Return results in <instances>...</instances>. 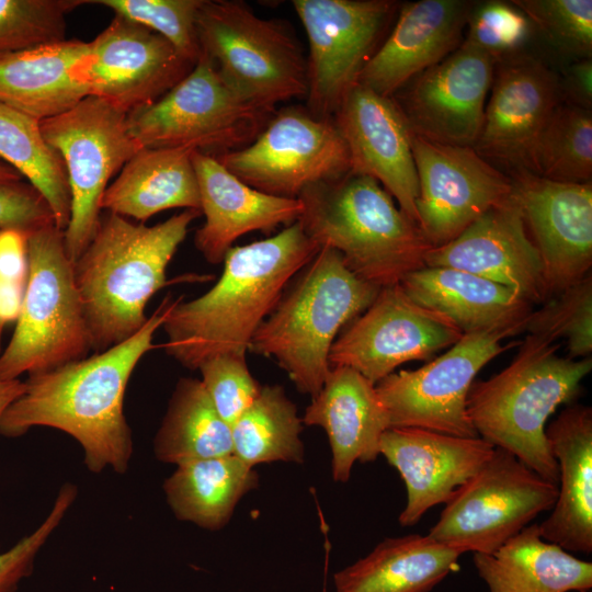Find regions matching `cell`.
Listing matches in <instances>:
<instances>
[{
  "instance_id": "12",
  "label": "cell",
  "mask_w": 592,
  "mask_h": 592,
  "mask_svg": "<svg viewBox=\"0 0 592 592\" xmlns=\"http://www.w3.org/2000/svg\"><path fill=\"white\" fill-rule=\"evenodd\" d=\"M215 157L251 187L287 198L351 172L349 150L334 118L298 106L274 112L251 144Z\"/></svg>"
},
{
  "instance_id": "31",
  "label": "cell",
  "mask_w": 592,
  "mask_h": 592,
  "mask_svg": "<svg viewBox=\"0 0 592 592\" xmlns=\"http://www.w3.org/2000/svg\"><path fill=\"white\" fill-rule=\"evenodd\" d=\"M192 152L184 148L139 149L107 186L101 208L141 223L171 208L201 212Z\"/></svg>"
},
{
  "instance_id": "50",
  "label": "cell",
  "mask_w": 592,
  "mask_h": 592,
  "mask_svg": "<svg viewBox=\"0 0 592 592\" xmlns=\"http://www.w3.org/2000/svg\"><path fill=\"white\" fill-rule=\"evenodd\" d=\"M5 323L0 319V352H1V338H2V331Z\"/></svg>"
},
{
  "instance_id": "20",
  "label": "cell",
  "mask_w": 592,
  "mask_h": 592,
  "mask_svg": "<svg viewBox=\"0 0 592 592\" xmlns=\"http://www.w3.org/2000/svg\"><path fill=\"white\" fill-rule=\"evenodd\" d=\"M478 140L473 147L485 159L513 170L535 173L538 138L559 105L557 76L533 56H511L498 62Z\"/></svg>"
},
{
  "instance_id": "33",
  "label": "cell",
  "mask_w": 592,
  "mask_h": 592,
  "mask_svg": "<svg viewBox=\"0 0 592 592\" xmlns=\"http://www.w3.org/2000/svg\"><path fill=\"white\" fill-rule=\"evenodd\" d=\"M257 486L252 467L231 454L177 465L163 490L179 520L216 531L228 523L238 501Z\"/></svg>"
},
{
  "instance_id": "45",
  "label": "cell",
  "mask_w": 592,
  "mask_h": 592,
  "mask_svg": "<svg viewBox=\"0 0 592 592\" xmlns=\"http://www.w3.org/2000/svg\"><path fill=\"white\" fill-rule=\"evenodd\" d=\"M53 224L47 203L32 186L0 183V230L15 229L29 235Z\"/></svg>"
},
{
  "instance_id": "8",
  "label": "cell",
  "mask_w": 592,
  "mask_h": 592,
  "mask_svg": "<svg viewBox=\"0 0 592 592\" xmlns=\"http://www.w3.org/2000/svg\"><path fill=\"white\" fill-rule=\"evenodd\" d=\"M196 33L201 53L251 104L275 112L280 102L306 98L307 58L278 21L258 16L240 1L203 0Z\"/></svg>"
},
{
  "instance_id": "44",
  "label": "cell",
  "mask_w": 592,
  "mask_h": 592,
  "mask_svg": "<svg viewBox=\"0 0 592 592\" xmlns=\"http://www.w3.org/2000/svg\"><path fill=\"white\" fill-rule=\"evenodd\" d=\"M76 497V486L65 483L45 520L13 547L0 553V592H15L21 581L32 573L37 554L59 526Z\"/></svg>"
},
{
  "instance_id": "46",
  "label": "cell",
  "mask_w": 592,
  "mask_h": 592,
  "mask_svg": "<svg viewBox=\"0 0 592 592\" xmlns=\"http://www.w3.org/2000/svg\"><path fill=\"white\" fill-rule=\"evenodd\" d=\"M27 234L0 230V283L25 286L27 276Z\"/></svg>"
},
{
  "instance_id": "34",
  "label": "cell",
  "mask_w": 592,
  "mask_h": 592,
  "mask_svg": "<svg viewBox=\"0 0 592 592\" xmlns=\"http://www.w3.org/2000/svg\"><path fill=\"white\" fill-rule=\"evenodd\" d=\"M153 452L160 462L175 465L234 453L231 426L217 412L201 379L184 377L177 383Z\"/></svg>"
},
{
  "instance_id": "13",
  "label": "cell",
  "mask_w": 592,
  "mask_h": 592,
  "mask_svg": "<svg viewBox=\"0 0 592 592\" xmlns=\"http://www.w3.org/2000/svg\"><path fill=\"white\" fill-rule=\"evenodd\" d=\"M508 333L463 334L444 354L417 369L391 373L375 385L390 428H419L459 437H477L466 399L478 372L503 351L519 345Z\"/></svg>"
},
{
  "instance_id": "26",
  "label": "cell",
  "mask_w": 592,
  "mask_h": 592,
  "mask_svg": "<svg viewBox=\"0 0 592 592\" xmlns=\"http://www.w3.org/2000/svg\"><path fill=\"white\" fill-rule=\"evenodd\" d=\"M301 421L326 431L338 482L350 479L355 462H374L380 455V437L390 428L375 384L348 366H331Z\"/></svg>"
},
{
  "instance_id": "14",
  "label": "cell",
  "mask_w": 592,
  "mask_h": 592,
  "mask_svg": "<svg viewBox=\"0 0 592 592\" xmlns=\"http://www.w3.org/2000/svg\"><path fill=\"white\" fill-rule=\"evenodd\" d=\"M308 38L307 110L332 118L345 93L377 50L395 2L294 0Z\"/></svg>"
},
{
  "instance_id": "10",
  "label": "cell",
  "mask_w": 592,
  "mask_h": 592,
  "mask_svg": "<svg viewBox=\"0 0 592 592\" xmlns=\"http://www.w3.org/2000/svg\"><path fill=\"white\" fill-rule=\"evenodd\" d=\"M39 128L66 169L71 205L64 246L75 263L96 232L111 178L141 147L129 132L127 115L91 95L41 121Z\"/></svg>"
},
{
  "instance_id": "21",
  "label": "cell",
  "mask_w": 592,
  "mask_h": 592,
  "mask_svg": "<svg viewBox=\"0 0 592 592\" xmlns=\"http://www.w3.org/2000/svg\"><path fill=\"white\" fill-rule=\"evenodd\" d=\"M333 118L349 150L351 173L379 182L418 225L419 181L411 132L395 100L356 82Z\"/></svg>"
},
{
  "instance_id": "4",
  "label": "cell",
  "mask_w": 592,
  "mask_h": 592,
  "mask_svg": "<svg viewBox=\"0 0 592 592\" xmlns=\"http://www.w3.org/2000/svg\"><path fill=\"white\" fill-rule=\"evenodd\" d=\"M517 346L505 368L488 379L474 380L466 399L467 415L479 437L558 486L546 422L560 405H571L580 396L592 357H562L557 341L533 334Z\"/></svg>"
},
{
  "instance_id": "7",
  "label": "cell",
  "mask_w": 592,
  "mask_h": 592,
  "mask_svg": "<svg viewBox=\"0 0 592 592\" xmlns=\"http://www.w3.org/2000/svg\"><path fill=\"white\" fill-rule=\"evenodd\" d=\"M27 276L14 332L0 353V377L19 379L88 356L91 340L64 232L54 224L27 235Z\"/></svg>"
},
{
  "instance_id": "29",
  "label": "cell",
  "mask_w": 592,
  "mask_h": 592,
  "mask_svg": "<svg viewBox=\"0 0 592 592\" xmlns=\"http://www.w3.org/2000/svg\"><path fill=\"white\" fill-rule=\"evenodd\" d=\"M89 44L64 39L0 57V103L41 122L88 96L77 67Z\"/></svg>"
},
{
  "instance_id": "16",
  "label": "cell",
  "mask_w": 592,
  "mask_h": 592,
  "mask_svg": "<svg viewBox=\"0 0 592 592\" xmlns=\"http://www.w3.org/2000/svg\"><path fill=\"white\" fill-rule=\"evenodd\" d=\"M411 148L419 181L418 226L432 248L454 240L513 194L511 178L473 147L411 134Z\"/></svg>"
},
{
  "instance_id": "9",
  "label": "cell",
  "mask_w": 592,
  "mask_h": 592,
  "mask_svg": "<svg viewBox=\"0 0 592 592\" xmlns=\"http://www.w3.org/2000/svg\"><path fill=\"white\" fill-rule=\"evenodd\" d=\"M273 113L242 99L201 54L192 70L163 96L127 114V125L141 148H184L217 156L251 144Z\"/></svg>"
},
{
  "instance_id": "2",
  "label": "cell",
  "mask_w": 592,
  "mask_h": 592,
  "mask_svg": "<svg viewBox=\"0 0 592 592\" xmlns=\"http://www.w3.org/2000/svg\"><path fill=\"white\" fill-rule=\"evenodd\" d=\"M319 250L299 221L230 248L209 291L189 301L174 298L161 327L166 353L189 369L220 354L246 356L261 323Z\"/></svg>"
},
{
  "instance_id": "1",
  "label": "cell",
  "mask_w": 592,
  "mask_h": 592,
  "mask_svg": "<svg viewBox=\"0 0 592 592\" xmlns=\"http://www.w3.org/2000/svg\"><path fill=\"white\" fill-rule=\"evenodd\" d=\"M173 300L167 296L128 340L92 356L29 375L24 392L0 420V434L19 437L35 426L54 428L80 444L91 473L105 468L126 473L133 439L123 408L125 391L138 362L156 348L155 333Z\"/></svg>"
},
{
  "instance_id": "5",
  "label": "cell",
  "mask_w": 592,
  "mask_h": 592,
  "mask_svg": "<svg viewBox=\"0 0 592 592\" xmlns=\"http://www.w3.org/2000/svg\"><path fill=\"white\" fill-rule=\"evenodd\" d=\"M297 198L305 232L320 248L335 250L360 278L384 288L425 266L432 246L375 179L350 172Z\"/></svg>"
},
{
  "instance_id": "48",
  "label": "cell",
  "mask_w": 592,
  "mask_h": 592,
  "mask_svg": "<svg viewBox=\"0 0 592 592\" xmlns=\"http://www.w3.org/2000/svg\"><path fill=\"white\" fill-rule=\"evenodd\" d=\"M25 384L19 379L0 377V420L7 409L24 392Z\"/></svg>"
},
{
  "instance_id": "49",
  "label": "cell",
  "mask_w": 592,
  "mask_h": 592,
  "mask_svg": "<svg viewBox=\"0 0 592 592\" xmlns=\"http://www.w3.org/2000/svg\"><path fill=\"white\" fill-rule=\"evenodd\" d=\"M20 174L12 168L0 163V183H16Z\"/></svg>"
},
{
  "instance_id": "15",
  "label": "cell",
  "mask_w": 592,
  "mask_h": 592,
  "mask_svg": "<svg viewBox=\"0 0 592 592\" xmlns=\"http://www.w3.org/2000/svg\"><path fill=\"white\" fill-rule=\"evenodd\" d=\"M459 331L444 317L411 300L399 284L380 288L374 301L339 333L331 366H348L377 384L410 361L451 348Z\"/></svg>"
},
{
  "instance_id": "23",
  "label": "cell",
  "mask_w": 592,
  "mask_h": 592,
  "mask_svg": "<svg viewBox=\"0 0 592 592\" xmlns=\"http://www.w3.org/2000/svg\"><path fill=\"white\" fill-rule=\"evenodd\" d=\"M494 447L481 437H459L419 428H389L379 454L400 474L407 504L401 526L415 525L424 513L446 503L490 458Z\"/></svg>"
},
{
  "instance_id": "36",
  "label": "cell",
  "mask_w": 592,
  "mask_h": 592,
  "mask_svg": "<svg viewBox=\"0 0 592 592\" xmlns=\"http://www.w3.org/2000/svg\"><path fill=\"white\" fill-rule=\"evenodd\" d=\"M297 407L280 385H263L253 402L231 426L234 455L258 464L304 462L303 430Z\"/></svg>"
},
{
  "instance_id": "6",
  "label": "cell",
  "mask_w": 592,
  "mask_h": 592,
  "mask_svg": "<svg viewBox=\"0 0 592 592\" xmlns=\"http://www.w3.org/2000/svg\"><path fill=\"white\" fill-rule=\"evenodd\" d=\"M379 291L350 271L335 250L321 247L288 284L249 351L273 358L298 391L312 398L331 369L329 354L337 337Z\"/></svg>"
},
{
  "instance_id": "17",
  "label": "cell",
  "mask_w": 592,
  "mask_h": 592,
  "mask_svg": "<svg viewBox=\"0 0 592 592\" xmlns=\"http://www.w3.org/2000/svg\"><path fill=\"white\" fill-rule=\"evenodd\" d=\"M88 44L79 80L126 115L158 101L195 66L161 35L118 15Z\"/></svg>"
},
{
  "instance_id": "25",
  "label": "cell",
  "mask_w": 592,
  "mask_h": 592,
  "mask_svg": "<svg viewBox=\"0 0 592 592\" xmlns=\"http://www.w3.org/2000/svg\"><path fill=\"white\" fill-rule=\"evenodd\" d=\"M201 202L205 216L194 243L212 264L224 261L232 243L251 231L273 232L278 226L298 221L299 198L274 196L258 191L227 170L215 156L193 151Z\"/></svg>"
},
{
  "instance_id": "43",
  "label": "cell",
  "mask_w": 592,
  "mask_h": 592,
  "mask_svg": "<svg viewBox=\"0 0 592 592\" xmlns=\"http://www.w3.org/2000/svg\"><path fill=\"white\" fill-rule=\"evenodd\" d=\"M198 371L217 412L232 426L257 398L262 386L251 375L246 356L216 355L205 361Z\"/></svg>"
},
{
  "instance_id": "41",
  "label": "cell",
  "mask_w": 592,
  "mask_h": 592,
  "mask_svg": "<svg viewBox=\"0 0 592 592\" xmlns=\"http://www.w3.org/2000/svg\"><path fill=\"white\" fill-rule=\"evenodd\" d=\"M512 3L560 49L591 57V0H515Z\"/></svg>"
},
{
  "instance_id": "19",
  "label": "cell",
  "mask_w": 592,
  "mask_h": 592,
  "mask_svg": "<svg viewBox=\"0 0 592 592\" xmlns=\"http://www.w3.org/2000/svg\"><path fill=\"white\" fill-rule=\"evenodd\" d=\"M510 178L542 260L548 299L591 273L592 182L553 181L527 170H513Z\"/></svg>"
},
{
  "instance_id": "32",
  "label": "cell",
  "mask_w": 592,
  "mask_h": 592,
  "mask_svg": "<svg viewBox=\"0 0 592 592\" xmlns=\"http://www.w3.org/2000/svg\"><path fill=\"white\" fill-rule=\"evenodd\" d=\"M460 555L429 535L385 538L334 574L335 592H430L459 570Z\"/></svg>"
},
{
  "instance_id": "24",
  "label": "cell",
  "mask_w": 592,
  "mask_h": 592,
  "mask_svg": "<svg viewBox=\"0 0 592 592\" xmlns=\"http://www.w3.org/2000/svg\"><path fill=\"white\" fill-rule=\"evenodd\" d=\"M473 7L464 0H420L405 4L391 33L366 62L356 82L391 98L462 44Z\"/></svg>"
},
{
  "instance_id": "42",
  "label": "cell",
  "mask_w": 592,
  "mask_h": 592,
  "mask_svg": "<svg viewBox=\"0 0 592 592\" xmlns=\"http://www.w3.org/2000/svg\"><path fill=\"white\" fill-rule=\"evenodd\" d=\"M464 43L492 58L497 64L515 55L526 42L530 24L514 4L488 1L473 7Z\"/></svg>"
},
{
  "instance_id": "11",
  "label": "cell",
  "mask_w": 592,
  "mask_h": 592,
  "mask_svg": "<svg viewBox=\"0 0 592 592\" xmlns=\"http://www.w3.org/2000/svg\"><path fill=\"white\" fill-rule=\"evenodd\" d=\"M557 497V485L494 447L486 464L445 503L428 535L462 554H491L551 510Z\"/></svg>"
},
{
  "instance_id": "27",
  "label": "cell",
  "mask_w": 592,
  "mask_h": 592,
  "mask_svg": "<svg viewBox=\"0 0 592 592\" xmlns=\"http://www.w3.org/2000/svg\"><path fill=\"white\" fill-rule=\"evenodd\" d=\"M558 471V497L538 524L540 536L568 553L592 551V409L571 403L545 429Z\"/></svg>"
},
{
  "instance_id": "3",
  "label": "cell",
  "mask_w": 592,
  "mask_h": 592,
  "mask_svg": "<svg viewBox=\"0 0 592 592\" xmlns=\"http://www.w3.org/2000/svg\"><path fill=\"white\" fill-rule=\"evenodd\" d=\"M202 213L184 209L153 226L119 215L101 217L91 242L72 263L95 353L135 335L150 298L167 284V267Z\"/></svg>"
},
{
  "instance_id": "18",
  "label": "cell",
  "mask_w": 592,
  "mask_h": 592,
  "mask_svg": "<svg viewBox=\"0 0 592 592\" xmlns=\"http://www.w3.org/2000/svg\"><path fill=\"white\" fill-rule=\"evenodd\" d=\"M496 64L462 42L439 64L411 79L391 96L411 134L439 144L474 147Z\"/></svg>"
},
{
  "instance_id": "30",
  "label": "cell",
  "mask_w": 592,
  "mask_h": 592,
  "mask_svg": "<svg viewBox=\"0 0 592 592\" xmlns=\"http://www.w3.org/2000/svg\"><path fill=\"white\" fill-rule=\"evenodd\" d=\"M473 561L489 592L591 591L592 563L545 540L538 524H528L491 554Z\"/></svg>"
},
{
  "instance_id": "35",
  "label": "cell",
  "mask_w": 592,
  "mask_h": 592,
  "mask_svg": "<svg viewBox=\"0 0 592 592\" xmlns=\"http://www.w3.org/2000/svg\"><path fill=\"white\" fill-rule=\"evenodd\" d=\"M0 157L29 180L64 232L70 218V191L64 162L46 143L35 118L0 103Z\"/></svg>"
},
{
  "instance_id": "28",
  "label": "cell",
  "mask_w": 592,
  "mask_h": 592,
  "mask_svg": "<svg viewBox=\"0 0 592 592\" xmlns=\"http://www.w3.org/2000/svg\"><path fill=\"white\" fill-rule=\"evenodd\" d=\"M419 306L435 312L463 334L524 332L533 306L510 288L452 267H428L406 275L399 284Z\"/></svg>"
},
{
  "instance_id": "38",
  "label": "cell",
  "mask_w": 592,
  "mask_h": 592,
  "mask_svg": "<svg viewBox=\"0 0 592 592\" xmlns=\"http://www.w3.org/2000/svg\"><path fill=\"white\" fill-rule=\"evenodd\" d=\"M524 332L563 339L570 358H584L592 352V275L545 300L531 312Z\"/></svg>"
},
{
  "instance_id": "40",
  "label": "cell",
  "mask_w": 592,
  "mask_h": 592,
  "mask_svg": "<svg viewBox=\"0 0 592 592\" xmlns=\"http://www.w3.org/2000/svg\"><path fill=\"white\" fill-rule=\"evenodd\" d=\"M203 0H94L134 23L161 35L194 65L201 56L196 15Z\"/></svg>"
},
{
  "instance_id": "22",
  "label": "cell",
  "mask_w": 592,
  "mask_h": 592,
  "mask_svg": "<svg viewBox=\"0 0 592 592\" xmlns=\"http://www.w3.org/2000/svg\"><path fill=\"white\" fill-rule=\"evenodd\" d=\"M424 263L485 277L510 288L532 306L547 299L542 260L513 194L454 240L431 248Z\"/></svg>"
},
{
  "instance_id": "51",
  "label": "cell",
  "mask_w": 592,
  "mask_h": 592,
  "mask_svg": "<svg viewBox=\"0 0 592 592\" xmlns=\"http://www.w3.org/2000/svg\"><path fill=\"white\" fill-rule=\"evenodd\" d=\"M581 592H591V591H581Z\"/></svg>"
},
{
  "instance_id": "37",
  "label": "cell",
  "mask_w": 592,
  "mask_h": 592,
  "mask_svg": "<svg viewBox=\"0 0 592 592\" xmlns=\"http://www.w3.org/2000/svg\"><path fill=\"white\" fill-rule=\"evenodd\" d=\"M535 174L559 182H592L591 110L570 103L555 109L538 138Z\"/></svg>"
},
{
  "instance_id": "47",
  "label": "cell",
  "mask_w": 592,
  "mask_h": 592,
  "mask_svg": "<svg viewBox=\"0 0 592 592\" xmlns=\"http://www.w3.org/2000/svg\"><path fill=\"white\" fill-rule=\"evenodd\" d=\"M565 91L570 104L591 110L592 104V62L583 58L570 66L565 81Z\"/></svg>"
},
{
  "instance_id": "39",
  "label": "cell",
  "mask_w": 592,
  "mask_h": 592,
  "mask_svg": "<svg viewBox=\"0 0 592 592\" xmlns=\"http://www.w3.org/2000/svg\"><path fill=\"white\" fill-rule=\"evenodd\" d=\"M86 0H0V57L66 39V16Z\"/></svg>"
}]
</instances>
